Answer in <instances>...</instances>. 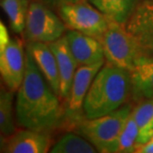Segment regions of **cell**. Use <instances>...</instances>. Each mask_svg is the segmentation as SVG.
<instances>
[{"label": "cell", "mask_w": 153, "mask_h": 153, "mask_svg": "<svg viewBox=\"0 0 153 153\" xmlns=\"http://www.w3.org/2000/svg\"><path fill=\"white\" fill-rule=\"evenodd\" d=\"M61 97L41 74L31 54L26 51V71L17 91L16 122L20 127L50 132L63 116Z\"/></svg>", "instance_id": "cell-1"}, {"label": "cell", "mask_w": 153, "mask_h": 153, "mask_svg": "<svg viewBox=\"0 0 153 153\" xmlns=\"http://www.w3.org/2000/svg\"><path fill=\"white\" fill-rule=\"evenodd\" d=\"M132 91L131 72L105 61L85 97L82 114L85 118L111 114L127 103Z\"/></svg>", "instance_id": "cell-2"}, {"label": "cell", "mask_w": 153, "mask_h": 153, "mask_svg": "<svg viewBox=\"0 0 153 153\" xmlns=\"http://www.w3.org/2000/svg\"><path fill=\"white\" fill-rule=\"evenodd\" d=\"M132 106L125 103L108 114L96 118H85L78 124V133L87 138L97 152L115 153L120 131L131 114Z\"/></svg>", "instance_id": "cell-3"}, {"label": "cell", "mask_w": 153, "mask_h": 153, "mask_svg": "<svg viewBox=\"0 0 153 153\" xmlns=\"http://www.w3.org/2000/svg\"><path fill=\"white\" fill-rule=\"evenodd\" d=\"M100 41L102 42L105 61L130 72L144 56L135 40L122 24L108 21Z\"/></svg>", "instance_id": "cell-4"}, {"label": "cell", "mask_w": 153, "mask_h": 153, "mask_svg": "<svg viewBox=\"0 0 153 153\" xmlns=\"http://www.w3.org/2000/svg\"><path fill=\"white\" fill-rule=\"evenodd\" d=\"M67 26L62 18L40 1L30 3L26 18L24 38L29 42L50 44L63 37Z\"/></svg>", "instance_id": "cell-5"}, {"label": "cell", "mask_w": 153, "mask_h": 153, "mask_svg": "<svg viewBox=\"0 0 153 153\" xmlns=\"http://www.w3.org/2000/svg\"><path fill=\"white\" fill-rule=\"evenodd\" d=\"M59 14L67 29L99 39L108 25V20L87 0L76 3H61Z\"/></svg>", "instance_id": "cell-6"}, {"label": "cell", "mask_w": 153, "mask_h": 153, "mask_svg": "<svg viewBox=\"0 0 153 153\" xmlns=\"http://www.w3.org/2000/svg\"><path fill=\"white\" fill-rule=\"evenodd\" d=\"M26 71V53L20 39H11L0 49V74L2 82L13 93L19 90Z\"/></svg>", "instance_id": "cell-7"}, {"label": "cell", "mask_w": 153, "mask_h": 153, "mask_svg": "<svg viewBox=\"0 0 153 153\" xmlns=\"http://www.w3.org/2000/svg\"><path fill=\"white\" fill-rule=\"evenodd\" d=\"M124 27L143 55L153 57V0L139 2Z\"/></svg>", "instance_id": "cell-8"}, {"label": "cell", "mask_w": 153, "mask_h": 153, "mask_svg": "<svg viewBox=\"0 0 153 153\" xmlns=\"http://www.w3.org/2000/svg\"><path fill=\"white\" fill-rule=\"evenodd\" d=\"M51 147L49 132L29 128L21 127L10 136L1 138V152L4 153H46Z\"/></svg>", "instance_id": "cell-9"}, {"label": "cell", "mask_w": 153, "mask_h": 153, "mask_svg": "<svg viewBox=\"0 0 153 153\" xmlns=\"http://www.w3.org/2000/svg\"><path fill=\"white\" fill-rule=\"evenodd\" d=\"M65 36L79 66H91L105 63V52L99 38L75 30H68Z\"/></svg>", "instance_id": "cell-10"}, {"label": "cell", "mask_w": 153, "mask_h": 153, "mask_svg": "<svg viewBox=\"0 0 153 153\" xmlns=\"http://www.w3.org/2000/svg\"><path fill=\"white\" fill-rule=\"evenodd\" d=\"M50 47L56 57L58 69L60 74L61 82V99L68 100L71 91L73 79L79 68V64L75 59L71 49L69 47L66 36L58 39L57 41L50 43Z\"/></svg>", "instance_id": "cell-11"}, {"label": "cell", "mask_w": 153, "mask_h": 153, "mask_svg": "<svg viewBox=\"0 0 153 153\" xmlns=\"http://www.w3.org/2000/svg\"><path fill=\"white\" fill-rule=\"evenodd\" d=\"M27 51L31 54L36 66L38 67L48 84L60 97L61 82L59 69L56 57L50 45L41 42H29L27 44Z\"/></svg>", "instance_id": "cell-12"}, {"label": "cell", "mask_w": 153, "mask_h": 153, "mask_svg": "<svg viewBox=\"0 0 153 153\" xmlns=\"http://www.w3.org/2000/svg\"><path fill=\"white\" fill-rule=\"evenodd\" d=\"M105 64V63H103ZM103 64L91 66H79L76 70L68 99V108L73 114L82 111L85 97L87 96L94 76L99 73Z\"/></svg>", "instance_id": "cell-13"}, {"label": "cell", "mask_w": 153, "mask_h": 153, "mask_svg": "<svg viewBox=\"0 0 153 153\" xmlns=\"http://www.w3.org/2000/svg\"><path fill=\"white\" fill-rule=\"evenodd\" d=\"M131 76L133 100L153 99V57L143 56L131 70Z\"/></svg>", "instance_id": "cell-14"}, {"label": "cell", "mask_w": 153, "mask_h": 153, "mask_svg": "<svg viewBox=\"0 0 153 153\" xmlns=\"http://www.w3.org/2000/svg\"><path fill=\"white\" fill-rule=\"evenodd\" d=\"M108 21L124 25L135 10L139 0H88Z\"/></svg>", "instance_id": "cell-15"}, {"label": "cell", "mask_w": 153, "mask_h": 153, "mask_svg": "<svg viewBox=\"0 0 153 153\" xmlns=\"http://www.w3.org/2000/svg\"><path fill=\"white\" fill-rule=\"evenodd\" d=\"M131 115L138 127V144H144L153 136V99L138 100Z\"/></svg>", "instance_id": "cell-16"}, {"label": "cell", "mask_w": 153, "mask_h": 153, "mask_svg": "<svg viewBox=\"0 0 153 153\" xmlns=\"http://www.w3.org/2000/svg\"><path fill=\"white\" fill-rule=\"evenodd\" d=\"M14 93L7 88L1 87L0 91V133L1 138L10 136L17 130L16 116H14L15 111L13 106Z\"/></svg>", "instance_id": "cell-17"}, {"label": "cell", "mask_w": 153, "mask_h": 153, "mask_svg": "<svg viewBox=\"0 0 153 153\" xmlns=\"http://www.w3.org/2000/svg\"><path fill=\"white\" fill-rule=\"evenodd\" d=\"M52 153H96L97 148L81 134L67 132L52 145Z\"/></svg>", "instance_id": "cell-18"}, {"label": "cell", "mask_w": 153, "mask_h": 153, "mask_svg": "<svg viewBox=\"0 0 153 153\" xmlns=\"http://www.w3.org/2000/svg\"><path fill=\"white\" fill-rule=\"evenodd\" d=\"M1 7L7 16L11 29L15 33H22L25 29L29 10V0H0Z\"/></svg>", "instance_id": "cell-19"}, {"label": "cell", "mask_w": 153, "mask_h": 153, "mask_svg": "<svg viewBox=\"0 0 153 153\" xmlns=\"http://www.w3.org/2000/svg\"><path fill=\"white\" fill-rule=\"evenodd\" d=\"M138 127L133 116L129 114L117 139L115 153H134L138 147Z\"/></svg>", "instance_id": "cell-20"}, {"label": "cell", "mask_w": 153, "mask_h": 153, "mask_svg": "<svg viewBox=\"0 0 153 153\" xmlns=\"http://www.w3.org/2000/svg\"><path fill=\"white\" fill-rule=\"evenodd\" d=\"M10 40L11 39L9 38V34H8L7 29H6L4 24L1 22L0 23V49L4 48L5 46L9 43Z\"/></svg>", "instance_id": "cell-21"}, {"label": "cell", "mask_w": 153, "mask_h": 153, "mask_svg": "<svg viewBox=\"0 0 153 153\" xmlns=\"http://www.w3.org/2000/svg\"><path fill=\"white\" fill-rule=\"evenodd\" d=\"M136 152L139 153H153V136L144 144H141L137 147Z\"/></svg>", "instance_id": "cell-22"}, {"label": "cell", "mask_w": 153, "mask_h": 153, "mask_svg": "<svg viewBox=\"0 0 153 153\" xmlns=\"http://www.w3.org/2000/svg\"><path fill=\"white\" fill-rule=\"evenodd\" d=\"M56 1L61 4V3H76V2H82L85 1V0H56Z\"/></svg>", "instance_id": "cell-23"}]
</instances>
